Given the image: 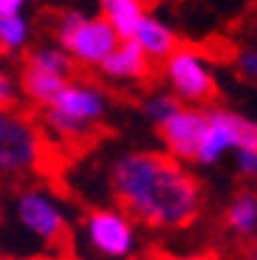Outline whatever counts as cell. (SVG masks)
<instances>
[{"label": "cell", "mask_w": 257, "mask_h": 260, "mask_svg": "<svg viewBox=\"0 0 257 260\" xmlns=\"http://www.w3.org/2000/svg\"><path fill=\"white\" fill-rule=\"evenodd\" d=\"M226 226L235 235H257V192H240L229 204Z\"/></svg>", "instance_id": "4fadbf2b"}, {"label": "cell", "mask_w": 257, "mask_h": 260, "mask_svg": "<svg viewBox=\"0 0 257 260\" xmlns=\"http://www.w3.org/2000/svg\"><path fill=\"white\" fill-rule=\"evenodd\" d=\"M40 161L37 130L23 116L0 111V173H20Z\"/></svg>", "instance_id": "5b68a950"}, {"label": "cell", "mask_w": 257, "mask_h": 260, "mask_svg": "<svg viewBox=\"0 0 257 260\" xmlns=\"http://www.w3.org/2000/svg\"><path fill=\"white\" fill-rule=\"evenodd\" d=\"M119 43H122V37L116 34V28L105 17H88L59 46L71 54V59L79 65H102L119 48Z\"/></svg>", "instance_id": "52a82bcc"}, {"label": "cell", "mask_w": 257, "mask_h": 260, "mask_svg": "<svg viewBox=\"0 0 257 260\" xmlns=\"http://www.w3.org/2000/svg\"><path fill=\"white\" fill-rule=\"evenodd\" d=\"M105 116V93L93 85L68 82L51 108H45V119L65 139L85 136Z\"/></svg>", "instance_id": "7a4b0ae2"}, {"label": "cell", "mask_w": 257, "mask_h": 260, "mask_svg": "<svg viewBox=\"0 0 257 260\" xmlns=\"http://www.w3.org/2000/svg\"><path fill=\"white\" fill-rule=\"evenodd\" d=\"M0 260H3V257H0Z\"/></svg>", "instance_id": "603a6c76"}, {"label": "cell", "mask_w": 257, "mask_h": 260, "mask_svg": "<svg viewBox=\"0 0 257 260\" xmlns=\"http://www.w3.org/2000/svg\"><path fill=\"white\" fill-rule=\"evenodd\" d=\"M20 223L40 241H59L65 232V215L45 192H26L17 201Z\"/></svg>", "instance_id": "ba28073f"}, {"label": "cell", "mask_w": 257, "mask_h": 260, "mask_svg": "<svg viewBox=\"0 0 257 260\" xmlns=\"http://www.w3.org/2000/svg\"><path fill=\"white\" fill-rule=\"evenodd\" d=\"M28 40V23L23 17H6L0 20V46L6 51H17V48L26 46Z\"/></svg>", "instance_id": "9a60e30c"}, {"label": "cell", "mask_w": 257, "mask_h": 260, "mask_svg": "<svg viewBox=\"0 0 257 260\" xmlns=\"http://www.w3.org/2000/svg\"><path fill=\"white\" fill-rule=\"evenodd\" d=\"M116 198L127 212L155 226H184L195 218L201 192L195 178L161 153H127L110 173Z\"/></svg>", "instance_id": "6da1fadb"}, {"label": "cell", "mask_w": 257, "mask_h": 260, "mask_svg": "<svg viewBox=\"0 0 257 260\" xmlns=\"http://www.w3.org/2000/svg\"><path fill=\"white\" fill-rule=\"evenodd\" d=\"M164 77L173 85L175 96L189 105H206L218 93V85H215V77L206 59L192 48H178L164 62Z\"/></svg>", "instance_id": "3957f363"}, {"label": "cell", "mask_w": 257, "mask_h": 260, "mask_svg": "<svg viewBox=\"0 0 257 260\" xmlns=\"http://www.w3.org/2000/svg\"><path fill=\"white\" fill-rule=\"evenodd\" d=\"M23 3H26V0H0V20L17 17L20 9H23Z\"/></svg>", "instance_id": "ffe728a7"}, {"label": "cell", "mask_w": 257, "mask_h": 260, "mask_svg": "<svg viewBox=\"0 0 257 260\" xmlns=\"http://www.w3.org/2000/svg\"><path fill=\"white\" fill-rule=\"evenodd\" d=\"M26 65H31L37 71H45V74H54L59 79H68L74 71V59L65 48H37V51L28 54Z\"/></svg>", "instance_id": "5bb4252c"}, {"label": "cell", "mask_w": 257, "mask_h": 260, "mask_svg": "<svg viewBox=\"0 0 257 260\" xmlns=\"http://www.w3.org/2000/svg\"><path fill=\"white\" fill-rule=\"evenodd\" d=\"M82 235L90 254H97L99 260H124L133 252V243H136L130 221L124 215L113 212V209L90 212L82 226Z\"/></svg>", "instance_id": "277c9868"}, {"label": "cell", "mask_w": 257, "mask_h": 260, "mask_svg": "<svg viewBox=\"0 0 257 260\" xmlns=\"http://www.w3.org/2000/svg\"><path fill=\"white\" fill-rule=\"evenodd\" d=\"M246 260H257V235H254V241H251V246H249V257Z\"/></svg>", "instance_id": "44dd1931"}, {"label": "cell", "mask_w": 257, "mask_h": 260, "mask_svg": "<svg viewBox=\"0 0 257 260\" xmlns=\"http://www.w3.org/2000/svg\"><path fill=\"white\" fill-rule=\"evenodd\" d=\"M102 74L110 79H144L150 77V57L142 51V46L136 40H122L119 48L105 59L102 65Z\"/></svg>", "instance_id": "9c48e42d"}, {"label": "cell", "mask_w": 257, "mask_h": 260, "mask_svg": "<svg viewBox=\"0 0 257 260\" xmlns=\"http://www.w3.org/2000/svg\"><path fill=\"white\" fill-rule=\"evenodd\" d=\"M105 20L116 28L122 40H133L139 23L144 20V6L142 0H102Z\"/></svg>", "instance_id": "8fae6325"}, {"label": "cell", "mask_w": 257, "mask_h": 260, "mask_svg": "<svg viewBox=\"0 0 257 260\" xmlns=\"http://www.w3.org/2000/svg\"><path fill=\"white\" fill-rule=\"evenodd\" d=\"M14 105V88H12V79L0 71V111H9Z\"/></svg>", "instance_id": "d6986e66"}, {"label": "cell", "mask_w": 257, "mask_h": 260, "mask_svg": "<svg viewBox=\"0 0 257 260\" xmlns=\"http://www.w3.org/2000/svg\"><path fill=\"white\" fill-rule=\"evenodd\" d=\"M173 260H209V257H173Z\"/></svg>", "instance_id": "7402d4cb"}, {"label": "cell", "mask_w": 257, "mask_h": 260, "mask_svg": "<svg viewBox=\"0 0 257 260\" xmlns=\"http://www.w3.org/2000/svg\"><path fill=\"white\" fill-rule=\"evenodd\" d=\"M235 167L240 176L257 178V150H238L235 153Z\"/></svg>", "instance_id": "ac0fdd59"}, {"label": "cell", "mask_w": 257, "mask_h": 260, "mask_svg": "<svg viewBox=\"0 0 257 260\" xmlns=\"http://www.w3.org/2000/svg\"><path fill=\"white\" fill-rule=\"evenodd\" d=\"M209 124V111L178 108L167 122L158 124V136L167 144V153L175 161H198L201 139Z\"/></svg>", "instance_id": "8992f818"}, {"label": "cell", "mask_w": 257, "mask_h": 260, "mask_svg": "<svg viewBox=\"0 0 257 260\" xmlns=\"http://www.w3.org/2000/svg\"><path fill=\"white\" fill-rule=\"evenodd\" d=\"M181 105L175 96H170V93H155V96L144 99V113L150 116V122L161 124V122H167L170 116H173L175 111H178Z\"/></svg>", "instance_id": "2e32d148"}, {"label": "cell", "mask_w": 257, "mask_h": 260, "mask_svg": "<svg viewBox=\"0 0 257 260\" xmlns=\"http://www.w3.org/2000/svg\"><path fill=\"white\" fill-rule=\"evenodd\" d=\"M238 71L249 82H257V46H246L238 54Z\"/></svg>", "instance_id": "e0dca14e"}, {"label": "cell", "mask_w": 257, "mask_h": 260, "mask_svg": "<svg viewBox=\"0 0 257 260\" xmlns=\"http://www.w3.org/2000/svg\"><path fill=\"white\" fill-rule=\"evenodd\" d=\"M65 85H68V79H59V77H54V74L37 71L31 65L23 68V91H26L28 99H34V102L43 105V108H51L54 99L62 93Z\"/></svg>", "instance_id": "7c38bea8"}, {"label": "cell", "mask_w": 257, "mask_h": 260, "mask_svg": "<svg viewBox=\"0 0 257 260\" xmlns=\"http://www.w3.org/2000/svg\"><path fill=\"white\" fill-rule=\"evenodd\" d=\"M133 40L142 46V51L147 54L150 59H161V62H167V59L178 51V37H175V31L167 28L161 20L150 17V14H144V20L139 23Z\"/></svg>", "instance_id": "30bf717a"}]
</instances>
